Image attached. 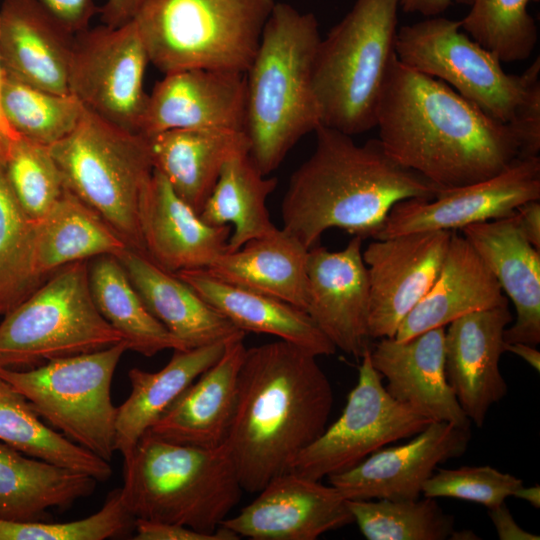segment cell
I'll return each mask as SVG.
<instances>
[{"label": "cell", "instance_id": "cell-51", "mask_svg": "<svg viewBox=\"0 0 540 540\" xmlns=\"http://www.w3.org/2000/svg\"><path fill=\"white\" fill-rule=\"evenodd\" d=\"M2 80V69L0 65V89ZM19 136L6 121L0 103V162L3 164L8 158L14 145L20 139Z\"/></svg>", "mask_w": 540, "mask_h": 540}, {"label": "cell", "instance_id": "cell-35", "mask_svg": "<svg viewBox=\"0 0 540 540\" xmlns=\"http://www.w3.org/2000/svg\"><path fill=\"white\" fill-rule=\"evenodd\" d=\"M88 279L97 310L122 335L128 350L151 357L166 349H187L150 313L117 257L93 258Z\"/></svg>", "mask_w": 540, "mask_h": 540}, {"label": "cell", "instance_id": "cell-9", "mask_svg": "<svg viewBox=\"0 0 540 540\" xmlns=\"http://www.w3.org/2000/svg\"><path fill=\"white\" fill-rule=\"evenodd\" d=\"M91 296L88 262L48 276L0 322V368L27 370L123 341Z\"/></svg>", "mask_w": 540, "mask_h": 540}, {"label": "cell", "instance_id": "cell-29", "mask_svg": "<svg viewBox=\"0 0 540 540\" xmlns=\"http://www.w3.org/2000/svg\"><path fill=\"white\" fill-rule=\"evenodd\" d=\"M154 169L175 193L200 214L224 164L250 151L245 132L221 129H175L146 137Z\"/></svg>", "mask_w": 540, "mask_h": 540}, {"label": "cell", "instance_id": "cell-37", "mask_svg": "<svg viewBox=\"0 0 540 540\" xmlns=\"http://www.w3.org/2000/svg\"><path fill=\"white\" fill-rule=\"evenodd\" d=\"M0 103L10 127L21 137L51 146L78 125L85 108L72 94H57L2 72Z\"/></svg>", "mask_w": 540, "mask_h": 540}, {"label": "cell", "instance_id": "cell-36", "mask_svg": "<svg viewBox=\"0 0 540 540\" xmlns=\"http://www.w3.org/2000/svg\"><path fill=\"white\" fill-rule=\"evenodd\" d=\"M0 440L23 454L105 482L110 462L41 421L27 398L0 377Z\"/></svg>", "mask_w": 540, "mask_h": 540}, {"label": "cell", "instance_id": "cell-47", "mask_svg": "<svg viewBox=\"0 0 540 540\" xmlns=\"http://www.w3.org/2000/svg\"><path fill=\"white\" fill-rule=\"evenodd\" d=\"M488 515L500 540H539L540 537L521 528L514 520L511 512L502 503L488 508Z\"/></svg>", "mask_w": 540, "mask_h": 540}, {"label": "cell", "instance_id": "cell-15", "mask_svg": "<svg viewBox=\"0 0 540 540\" xmlns=\"http://www.w3.org/2000/svg\"><path fill=\"white\" fill-rule=\"evenodd\" d=\"M453 231L374 239L362 253L370 286L369 335L394 338L400 323L435 282Z\"/></svg>", "mask_w": 540, "mask_h": 540}, {"label": "cell", "instance_id": "cell-50", "mask_svg": "<svg viewBox=\"0 0 540 540\" xmlns=\"http://www.w3.org/2000/svg\"><path fill=\"white\" fill-rule=\"evenodd\" d=\"M470 1L471 0H399V6L405 13L434 17L445 12L455 2L469 5Z\"/></svg>", "mask_w": 540, "mask_h": 540}, {"label": "cell", "instance_id": "cell-48", "mask_svg": "<svg viewBox=\"0 0 540 540\" xmlns=\"http://www.w3.org/2000/svg\"><path fill=\"white\" fill-rule=\"evenodd\" d=\"M515 217L520 230L526 239L540 250V202L528 201L515 211Z\"/></svg>", "mask_w": 540, "mask_h": 540}, {"label": "cell", "instance_id": "cell-41", "mask_svg": "<svg viewBox=\"0 0 540 540\" xmlns=\"http://www.w3.org/2000/svg\"><path fill=\"white\" fill-rule=\"evenodd\" d=\"M3 167L17 201L34 221L41 219L65 190L49 147L23 137L14 145Z\"/></svg>", "mask_w": 540, "mask_h": 540}, {"label": "cell", "instance_id": "cell-54", "mask_svg": "<svg viewBox=\"0 0 540 540\" xmlns=\"http://www.w3.org/2000/svg\"><path fill=\"white\" fill-rule=\"evenodd\" d=\"M449 539H452V540H471L472 539V540H474V539H479V537L473 531H470V530L456 531L454 529V531L452 532Z\"/></svg>", "mask_w": 540, "mask_h": 540}, {"label": "cell", "instance_id": "cell-12", "mask_svg": "<svg viewBox=\"0 0 540 540\" xmlns=\"http://www.w3.org/2000/svg\"><path fill=\"white\" fill-rule=\"evenodd\" d=\"M370 349L360 358L358 380L341 415L295 457L288 471L321 481L388 444L413 437L432 422L387 392Z\"/></svg>", "mask_w": 540, "mask_h": 540}, {"label": "cell", "instance_id": "cell-22", "mask_svg": "<svg viewBox=\"0 0 540 540\" xmlns=\"http://www.w3.org/2000/svg\"><path fill=\"white\" fill-rule=\"evenodd\" d=\"M444 335L445 327H438L406 341L380 338L370 349L371 361L398 402L432 421L471 427L446 379Z\"/></svg>", "mask_w": 540, "mask_h": 540}, {"label": "cell", "instance_id": "cell-8", "mask_svg": "<svg viewBox=\"0 0 540 540\" xmlns=\"http://www.w3.org/2000/svg\"><path fill=\"white\" fill-rule=\"evenodd\" d=\"M49 150L65 189L95 211L130 248L145 253L139 208L154 169L147 138L85 109L76 128Z\"/></svg>", "mask_w": 540, "mask_h": 540}, {"label": "cell", "instance_id": "cell-26", "mask_svg": "<svg viewBox=\"0 0 540 540\" xmlns=\"http://www.w3.org/2000/svg\"><path fill=\"white\" fill-rule=\"evenodd\" d=\"M507 304L489 267L464 236L453 232L435 282L405 316L394 338L406 341L469 313Z\"/></svg>", "mask_w": 540, "mask_h": 540}, {"label": "cell", "instance_id": "cell-3", "mask_svg": "<svg viewBox=\"0 0 540 540\" xmlns=\"http://www.w3.org/2000/svg\"><path fill=\"white\" fill-rule=\"evenodd\" d=\"M314 132V152L292 174L281 207L283 229L308 249L333 227L373 238L396 203L439 192L390 157L379 139L358 145L326 126Z\"/></svg>", "mask_w": 540, "mask_h": 540}, {"label": "cell", "instance_id": "cell-23", "mask_svg": "<svg viewBox=\"0 0 540 540\" xmlns=\"http://www.w3.org/2000/svg\"><path fill=\"white\" fill-rule=\"evenodd\" d=\"M75 34L32 0L0 6L2 72L28 85L70 94L69 68Z\"/></svg>", "mask_w": 540, "mask_h": 540}, {"label": "cell", "instance_id": "cell-18", "mask_svg": "<svg viewBox=\"0 0 540 540\" xmlns=\"http://www.w3.org/2000/svg\"><path fill=\"white\" fill-rule=\"evenodd\" d=\"M362 241L354 236L340 251L316 244L307 258L306 312L336 349L355 358L371 348L370 286Z\"/></svg>", "mask_w": 540, "mask_h": 540}, {"label": "cell", "instance_id": "cell-13", "mask_svg": "<svg viewBox=\"0 0 540 540\" xmlns=\"http://www.w3.org/2000/svg\"><path fill=\"white\" fill-rule=\"evenodd\" d=\"M149 62L134 20L75 34L68 86L84 108L123 129L139 133L148 95L143 88Z\"/></svg>", "mask_w": 540, "mask_h": 540}, {"label": "cell", "instance_id": "cell-4", "mask_svg": "<svg viewBox=\"0 0 540 540\" xmlns=\"http://www.w3.org/2000/svg\"><path fill=\"white\" fill-rule=\"evenodd\" d=\"M321 40L318 21L276 2L246 72L245 133L249 156L268 176L292 147L321 126L313 65Z\"/></svg>", "mask_w": 540, "mask_h": 540}, {"label": "cell", "instance_id": "cell-21", "mask_svg": "<svg viewBox=\"0 0 540 540\" xmlns=\"http://www.w3.org/2000/svg\"><path fill=\"white\" fill-rule=\"evenodd\" d=\"M139 224L146 255L171 273L206 269L226 252L232 232L230 225L205 223L156 169L141 197Z\"/></svg>", "mask_w": 540, "mask_h": 540}, {"label": "cell", "instance_id": "cell-19", "mask_svg": "<svg viewBox=\"0 0 540 540\" xmlns=\"http://www.w3.org/2000/svg\"><path fill=\"white\" fill-rule=\"evenodd\" d=\"M246 73L187 69L165 74L148 95L139 134L175 129L245 132Z\"/></svg>", "mask_w": 540, "mask_h": 540}, {"label": "cell", "instance_id": "cell-1", "mask_svg": "<svg viewBox=\"0 0 540 540\" xmlns=\"http://www.w3.org/2000/svg\"><path fill=\"white\" fill-rule=\"evenodd\" d=\"M379 140L396 162L439 190L487 180L519 157L509 125L445 82L394 59L381 96Z\"/></svg>", "mask_w": 540, "mask_h": 540}, {"label": "cell", "instance_id": "cell-24", "mask_svg": "<svg viewBox=\"0 0 540 540\" xmlns=\"http://www.w3.org/2000/svg\"><path fill=\"white\" fill-rule=\"evenodd\" d=\"M463 236L489 267L516 310V319L504 330L506 343H540V250L523 235L515 213L474 223Z\"/></svg>", "mask_w": 540, "mask_h": 540}, {"label": "cell", "instance_id": "cell-31", "mask_svg": "<svg viewBox=\"0 0 540 540\" xmlns=\"http://www.w3.org/2000/svg\"><path fill=\"white\" fill-rule=\"evenodd\" d=\"M230 340L174 350L157 372L130 369L131 392L116 412V451L127 456L180 394L222 356Z\"/></svg>", "mask_w": 540, "mask_h": 540}, {"label": "cell", "instance_id": "cell-38", "mask_svg": "<svg viewBox=\"0 0 540 540\" xmlns=\"http://www.w3.org/2000/svg\"><path fill=\"white\" fill-rule=\"evenodd\" d=\"M35 221L17 201L0 162V316L24 301L45 279L34 266Z\"/></svg>", "mask_w": 540, "mask_h": 540}, {"label": "cell", "instance_id": "cell-34", "mask_svg": "<svg viewBox=\"0 0 540 540\" xmlns=\"http://www.w3.org/2000/svg\"><path fill=\"white\" fill-rule=\"evenodd\" d=\"M276 185L277 179L263 175L249 152L236 154L224 164L199 215L209 225L232 227L226 252L278 229L266 207L267 197Z\"/></svg>", "mask_w": 540, "mask_h": 540}, {"label": "cell", "instance_id": "cell-30", "mask_svg": "<svg viewBox=\"0 0 540 540\" xmlns=\"http://www.w3.org/2000/svg\"><path fill=\"white\" fill-rule=\"evenodd\" d=\"M306 248L286 230L253 239L224 252L206 271L213 277L285 301L304 311L308 305Z\"/></svg>", "mask_w": 540, "mask_h": 540}, {"label": "cell", "instance_id": "cell-20", "mask_svg": "<svg viewBox=\"0 0 540 540\" xmlns=\"http://www.w3.org/2000/svg\"><path fill=\"white\" fill-rule=\"evenodd\" d=\"M512 321L507 304L464 315L445 330L447 382L465 415L478 428L491 406L507 394L499 361L506 352L504 330Z\"/></svg>", "mask_w": 540, "mask_h": 540}, {"label": "cell", "instance_id": "cell-6", "mask_svg": "<svg viewBox=\"0 0 540 540\" xmlns=\"http://www.w3.org/2000/svg\"><path fill=\"white\" fill-rule=\"evenodd\" d=\"M399 0H356L320 40L313 89L321 125L349 136L377 124L390 67L396 58Z\"/></svg>", "mask_w": 540, "mask_h": 540}, {"label": "cell", "instance_id": "cell-2", "mask_svg": "<svg viewBox=\"0 0 540 540\" xmlns=\"http://www.w3.org/2000/svg\"><path fill=\"white\" fill-rule=\"evenodd\" d=\"M316 355L284 340L246 348L225 440L243 490L288 471L327 427L334 397Z\"/></svg>", "mask_w": 540, "mask_h": 540}, {"label": "cell", "instance_id": "cell-52", "mask_svg": "<svg viewBox=\"0 0 540 540\" xmlns=\"http://www.w3.org/2000/svg\"><path fill=\"white\" fill-rule=\"evenodd\" d=\"M505 350L522 358L537 372L540 371V352L536 346L521 342L506 343Z\"/></svg>", "mask_w": 540, "mask_h": 540}, {"label": "cell", "instance_id": "cell-46", "mask_svg": "<svg viewBox=\"0 0 540 540\" xmlns=\"http://www.w3.org/2000/svg\"><path fill=\"white\" fill-rule=\"evenodd\" d=\"M53 16L70 32L77 34L88 28L97 12L94 0H32Z\"/></svg>", "mask_w": 540, "mask_h": 540}, {"label": "cell", "instance_id": "cell-39", "mask_svg": "<svg viewBox=\"0 0 540 540\" xmlns=\"http://www.w3.org/2000/svg\"><path fill=\"white\" fill-rule=\"evenodd\" d=\"M367 540H446L455 520L435 498L412 500H347Z\"/></svg>", "mask_w": 540, "mask_h": 540}, {"label": "cell", "instance_id": "cell-27", "mask_svg": "<svg viewBox=\"0 0 540 540\" xmlns=\"http://www.w3.org/2000/svg\"><path fill=\"white\" fill-rule=\"evenodd\" d=\"M117 258L150 313L187 349L246 334L146 253L128 248Z\"/></svg>", "mask_w": 540, "mask_h": 540}, {"label": "cell", "instance_id": "cell-7", "mask_svg": "<svg viewBox=\"0 0 540 540\" xmlns=\"http://www.w3.org/2000/svg\"><path fill=\"white\" fill-rule=\"evenodd\" d=\"M275 0H142L133 20L149 62L246 73Z\"/></svg>", "mask_w": 540, "mask_h": 540}, {"label": "cell", "instance_id": "cell-44", "mask_svg": "<svg viewBox=\"0 0 540 540\" xmlns=\"http://www.w3.org/2000/svg\"><path fill=\"white\" fill-rule=\"evenodd\" d=\"M519 146V157H536L540 152V78L529 87L515 117L507 124Z\"/></svg>", "mask_w": 540, "mask_h": 540}, {"label": "cell", "instance_id": "cell-28", "mask_svg": "<svg viewBox=\"0 0 540 540\" xmlns=\"http://www.w3.org/2000/svg\"><path fill=\"white\" fill-rule=\"evenodd\" d=\"M239 330L276 336L316 356H328L336 347L309 314L280 299L223 282L206 269L175 273Z\"/></svg>", "mask_w": 540, "mask_h": 540}, {"label": "cell", "instance_id": "cell-17", "mask_svg": "<svg viewBox=\"0 0 540 540\" xmlns=\"http://www.w3.org/2000/svg\"><path fill=\"white\" fill-rule=\"evenodd\" d=\"M471 427L432 421L409 442L381 448L355 467L328 477L347 500H412L439 464L461 457Z\"/></svg>", "mask_w": 540, "mask_h": 540}, {"label": "cell", "instance_id": "cell-45", "mask_svg": "<svg viewBox=\"0 0 540 540\" xmlns=\"http://www.w3.org/2000/svg\"><path fill=\"white\" fill-rule=\"evenodd\" d=\"M135 540H238L231 530L219 526L213 533H204L190 527L145 519H135Z\"/></svg>", "mask_w": 540, "mask_h": 540}, {"label": "cell", "instance_id": "cell-10", "mask_svg": "<svg viewBox=\"0 0 540 540\" xmlns=\"http://www.w3.org/2000/svg\"><path fill=\"white\" fill-rule=\"evenodd\" d=\"M127 350L123 340L32 369L0 368V377L23 394L39 416L69 440L110 462L116 451L117 412L111 399V383Z\"/></svg>", "mask_w": 540, "mask_h": 540}, {"label": "cell", "instance_id": "cell-43", "mask_svg": "<svg viewBox=\"0 0 540 540\" xmlns=\"http://www.w3.org/2000/svg\"><path fill=\"white\" fill-rule=\"evenodd\" d=\"M523 486V480L489 465L439 468L426 480L422 495L455 498L492 508L505 503Z\"/></svg>", "mask_w": 540, "mask_h": 540}, {"label": "cell", "instance_id": "cell-5", "mask_svg": "<svg viewBox=\"0 0 540 540\" xmlns=\"http://www.w3.org/2000/svg\"><path fill=\"white\" fill-rule=\"evenodd\" d=\"M121 498L136 519L213 533L244 491L225 443L203 448L148 431L123 457Z\"/></svg>", "mask_w": 540, "mask_h": 540}, {"label": "cell", "instance_id": "cell-32", "mask_svg": "<svg viewBox=\"0 0 540 540\" xmlns=\"http://www.w3.org/2000/svg\"><path fill=\"white\" fill-rule=\"evenodd\" d=\"M96 482L89 475L26 457L0 443V519L48 521L49 509H66L90 496Z\"/></svg>", "mask_w": 540, "mask_h": 540}, {"label": "cell", "instance_id": "cell-11", "mask_svg": "<svg viewBox=\"0 0 540 540\" xmlns=\"http://www.w3.org/2000/svg\"><path fill=\"white\" fill-rule=\"evenodd\" d=\"M398 60L437 78L491 118L510 124L530 85L540 78L537 57L520 75L506 73L500 60L461 30L460 20L427 19L398 29Z\"/></svg>", "mask_w": 540, "mask_h": 540}, {"label": "cell", "instance_id": "cell-42", "mask_svg": "<svg viewBox=\"0 0 540 540\" xmlns=\"http://www.w3.org/2000/svg\"><path fill=\"white\" fill-rule=\"evenodd\" d=\"M134 525L135 518L117 488L107 495L98 512L80 520L52 523L0 519V540H104L128 535Z\"/></svg>", "mask_w": 540, "mask_h": 540}, {"label": "cell", "instance_id": "cell-49", "mask_svg": "<svg viewBox=\"0 0 540 540\" xmlns=\"http://www.w3.org/2000/svg\"><path fill=\"white\" fill-rule=\"evenodd\" d=\"M142 0H107L99 9L104 25L122 26L133 20Z\"/></svg>", "mask_w": 540, "mask_h": 540}, {"label": "cell", "instance_id": "cell-25", "mask_svg": "<svg viewBox=\"0 0 540 540\" xmlns=\"http://www.w3.org/2000/svg\"><path fill=\"white\" fill-rule=\"evenodd\" d=\"M245 336L231 339L222 356L170 405L148 432L174 443L214 448L233 418Z\"/></svg>", "mask_w": 540, "mask_h": 540}, {"label": "cell", "instance_id": "cell-40", "mask_svg": "<svg viewBox=\"0 0 540 540\" xmlns=\"http://www.w3.org/2000/svg\"><path fill=\"white\" fill-rule=\"evenodd\" d=\"M539 0H471L461 30L500 62L524 61L538 43V28L528 11Z\"/></svg>", "mask_w": 540, "mask_h": 540}, {"label": "cell", "instance_id": "cell-14", "mask_svg": "<svg viewBox=\"0 0 540 540\" xmlns=\"http://www.w3.org/2000/svg\"><path fill=\"white\" fill-rule=\"evenodd\" d=\"M539 199L540 157H518L487 180L439 190L431 199L411 198L396 203L373 239L463 229L474 223L509 217L520 205Z\"/></svg>", "mask_w": 540, "mask_h": 540}, {"label": "cell", "instance_id": "cell-16", "mask_svg": "<svg viewBox=\"0 0 540 540\" xmlns=\"http://www.w3.org/2000/svg\"><path fill=\"white\" fill-rule=\"evenodd\" d=\"M258 493L220 526L239 538L315 540L354 522L347 499L335 487L292 471L274 477Z\"/></svg>", "mask_w": 540, "mask_h": 540}, {"label": "cell", "instance_id": "cell-33", "mask_svg": "<svg viewBox=\"0 0 540 540\" xmlns=\"http://www.w3.org/2000/svg\"><path fill=\"white\" fill-rule=\"evenodd\" d=\"M130 248L95 211L64 190L34 228V266L46 279L61 267L101 255L120 256Z\"/></svg>", "mask_w": 540, "mask_h": 540}, {"label": "cell", "instance_id": "cell-53", "mask_svg": "<svg viewBox=\"0 0 540 540\" xmlns=\"http://www.w3.org/2000/svg\"><path fill=\"white\" fill-rule=\"evenodd\" d=\"M516 498H520L535 508L540 507V486L534 485L530 487H520L517 489L513 495Z\"/></svg>", "mask_w": 540, "mask_h": 540}]
</instances>
